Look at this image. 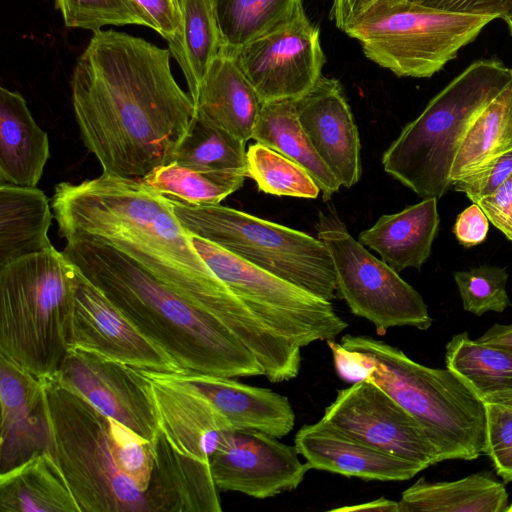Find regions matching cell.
I'll use <instances>...</instances> for the list:
<instances>
[{
	"label": "cell",
	"instance_id": "83f0119b",
	"mask_svg": "<svg viewBox=\"0 0 512 512\" xmlns=\"http://www.w3.org/2000/svg\"><path fill=\"white\" fill-rule=\"evenodd\" d=\"M399 512H507L503 483L487 473L454 481L428 482L423 477L402 492Z\"/></svg>",
	"mask_w": 512,
	"mask_h": 512
},
{
	"label": "cell",
	"instance_id": "681fc988",
	"mask_svg": "<svg viewBox=\"0 0 512 512\" xmlns=\"http://www.w3.org/2000/svg\"><path fill=\"white\" fill-rule=\"evenodd\" d=\"M481 399L484 403H493L512 409V389L486 394Z\"/></svg>",
	"mask_w": 512,
	"mask_h": 512
},
{
	"label": "cell",
	"instance_id": "f5cc1de1",
	"mask_svg": "<svg viewBox=\"0 0 512 512\" xmlns=\"http://www.w3.org/2000/svg\"><path fill=\"white\" fill-rule=\"evenodd\" d=\"M507 512H512V504L509 505Z\"/></svg>",
	"mask_w": 512,
	"mask_h": 512
},
{
	"label": "cell",
	"instance_id": "d6986e66",
	"mask_svg": "<svg viewBox=\"0 0 512 512\" xmlns=\"http://www.w3.org/2000/svg\"><path fill=\"white\" fill-rule=\"evenodd\" d=\"M0 472L47 451L49 441L41 379L0 354Z\"/></svg>",
	"mask_w": 512,
	"mask_h": 512
},
{
	"label": "cell",
	"instance_id": "ffe728a7",
	"mask_svg": "<svg viewBox=\"0 0 512 512\" xmlns=\"http://www.w3.org/2000/svg\"><path fill=\"white\" fill-rule=\"evenodd\" d=\"M294 446L311 469L377 481H405L424 468L375 449L324 420L302 426Z\"/></svg>",
	"mask_w": 512,
	"mask_h": 512
},
{
	"label": "cell",
	"instance_id": "4fadbf2b",
	"mask_svg": "<svg viewBox=\"0 0 512 512\" xmlns=\"http://www.w3.org/2000/svg\"><path fill=\"white\" fill-rule=\"evenodd\" d=\"M232 55L262 103L303 96L322 76L325 63L319 28L304 10Z\"/></svg>",
	"mask_w": 512,
	"mask_h": 512
},
{
	"label": "cell",
	"instance_id": "ba28073f",
	"mask_svg": "<svg viewBox=\"0 0 512 512\" xmlns=\"http://www.w3.org/2000/svg\"><path fill=\"white\" fill-rule=\"evenodd\" d=\"M169 200L180 223L192 236L320 298H336L334 265L318 238L221 204L195 206Z\"/></svg>",
	"mask_w": 512,
	"mask_h": 512
},
{
	"label": "cell",
	"instance_id": "8992f818",
	"mask_svg": "<svg viewBox=\"0 0 512 512\" xmlns=\"http://www.w3.org/2000/svg\"><path fill=\"white\" fill-rule=\"evenodd\" d=\"M77 269L54 247L0 268V354L39 379L68 350Z\"/></svg>",
	"mask_w": 512,
	"mask_h": 512
},
{
	"label": "cell",
	"instance_id": "f546056e",
	"mask_svg": "<svg viewBox=\"0 0 512 512\" xmlns=\"http://www.w3.org/2000/svg\"><path fill=\"white\" fill-rule=\"evenodd\" d=\"M181 25L168 41V49L178 62L193 103L200 84L221 50L218 25L211 0H179Z\"/></svg>",
	"mask_w": 512,
	"mask_h": 512
},
{
	"label": "cell",
	"instance_id": "ac0fdd59",
	"mask_svg": "<svg viewBox=\"0 0 512 512\" xmlns=\"http://www.w3.org/2000/svg\"><path fill=\"white\" fill-rule=\"evenodd\" d=\"M139 372L149 383L159 427L172 445L209 462L224 436L234 430L229 422L202 394L171 373Z\"/></svg>",
	"mask_w": 512,
	"mask_h": 512
},
{
	"label": "cell",
	"instance_id": "7c38bea8",
	"mask_svg": "<svg viewBox=\"0 0 512 512\" xmlns=\"http://www.w3.org/2000/svg\"><path fill=\"white\" fill-rule=\"evenodd\" d=\"M321 419L352 438L424 469L441 462L417 420L370 380L339 390Z\"/></svg>",
	"mask_w": 512,
	"mask_h": 512
},
{
	"label": "cell",
	"instance_id": "5bb4252c",
	"mask_svg": "<svg viewBox=\"0 0 512 512\" xmlns=\"http://www.w3.org/2000/svg\"><path fill=\"white\" fill-rule=\"evenodd\" d=\"M54 377L141 437L153 441L158 433L150 386L138 369L90 351L68 348Z\"/></svg>",
	"mask_w": 512,
	"mask_h": 512
},
{
	"label": "cell",
	"instance_id": "5b68a950",
	"mask_svg": "<svg viewBox=\"0 0 512 512\" xmlns=\"http://www.w3.org/2000/svg\"><path fill=\"white\" fill-rule=\"evenodd\" d=\"M509 88L512 68L499 58L469 64L386 149L385 172L422 198H441L452 188V165L472 123Z\"/></svg>",
	"mask_w": 512,
	"mask_h": 512
},
{
	"label": "cell",
	"instance_id": "d590c367",
	"mask_svg": "<svg viewBox=\"0 0 512 512\" xmlns=\"http://www.w3.org/2000/svg\"><path fill=\"white\" fill-rule=\"evenodd\" d=\"M246 154L248 177L256 182L260 191L276 196L318 197L321 190L312 176L281 153L256 142Z\"/></svg>",
	"mask_w": 512,
	"mask_h": 512
},
{
	"label": "cell",
	"instance_id": "3957f363",
	"mask_svg": "<svg viewBox=\"0 0 512 512\" xmlns=\"http://www.w3.org/2000/svg\"><path fill=\"white\" fill-rule=\"evenodd\" d=\"M66 242L65 257L181 371L264 376L256 357L231 332L128 255L89 235H74Z\"/></svg>",
	"mask_w": 512,
	"mask_h": 512
},
{
	"label": "cell",
	"instance_id": "7a4b0ae2",
	"mask_svg": "<svg viewBox=\"0 0 512 512\" xmlns=\"http://www.w3.org/2000/svg\"><path fill=\"white\" fill-rule=\"evenodd\" d=\"M51 208L65 240L95 237L122 251L193 306L230 326L240 298L207 266L168 197L140 179L102 173L54 188Z\"/></svg>",
	"mask_w": 512,
	"mask_h": 512
},
{
	"label": "cell",
	"instance_id": "7402d4cb",
	"mask_svg": "<svg viewBox=\"0 0 512 512\" xmlns=\"http://www.w3.org/2000/svg\"><path fill=\"white\" fill-rule=\"evenodd\" d=\"M145 494L150 512H221L210 463L178 450L159 429Z\"/></svg>",
	"mask_w": 512,
	"mask_h": 512
},
{
	"label": "cell",
	"instance_id": "74e56055",
	"mask_svg": "<svg viewBox=\"0 0 512 512\" xmlns=\"http://www.w3.org/2000/svg\"><path fill=\"white\" fill-rule=\"evenodd\" d=\"M65 25L97 32L108 25L149 23L133 0H55Z\"/></svg>",
	"mask_w": 512,
	"mask_h": 512
},
{
	"label": "cell",
	"instance_id": "d6a6232c",
	"mask_svg": "<svg viewBox=\"0 0 512 512\" xmlns=\"http://www.w3.org/2000/svg\"><path fill=\"white\" fill-rule=\"evenodd\" d=\"M445 363L480 398L512 389V352L472 340L467 332L446 344Z\"/></svg>",
	"mask_w": 512,
	"mask_h": 512
},
{
	"label": "cell",
	"instance_id": "c3c4849f",
	"mask_svg": "<svg viewBox=\"0 0 512 512\" xmlns=\"http://www.w3.org/2000/svg\"><path fill=\"white\" fill-rule=\"evenodd\" d=\"M334 511H386V512H399L398 501L390 500L385 497H381L379 499L352 505L345 506L342 508L334 509Z\"/></svg>",
	"mask_w": 512,
	"mask_h": 512
},
{
	"label": "cell",
	"instance_id": "52a82bcc",
	"mask_svg": "<svg viewBox=\"0 0 512 512\" xmlns=\"http://www.w3.org/2000/svg\"><path fill=\"white\" fill-rule=\"evenodd\" d=\"M41 380L49 431L47 451L80 512H150L146 494L114 461L108 417L54 376Z\"/></svg>",
	"mask_w": 512,
	"mask_h": 512
},
{
	"label": "cell",
	"instance_id": "cb8c5ba5",
	"mask_svg": "<svg viewBox=\"0 0 512 512\" xmlns=\"http://www.w3.org/2000/svg\"><path fill=\"white\" fill-rule=\"evenodd\" d=\"M437 199L423 198L399 212L382 215L359 234L358 241L398 273L406 268L419 270L430 257L439 231Z\"/></svg>",
	"mask_w": 512,
	"mask_h": 512
},
{
	"label": "cell",
	"instance_id": "484cf974",
	"mask_svg": "<svg viewBox=\"0 0 512 512\" xmlns=\"http://www.w3.org/2000/svg\"><path fill=\"white\" fill-rule=\"evenodd\" d=\"M53 217L40 189L0 184V268L52 248L48 232Z\"/></svg>",
	"mask_w": 512,
	"mask_h": 512
},
{
	"label": "cell",
	"instance_id": "836d02e7",
	"mask_svg": "<svg viewBox=\"0 0 512 512\" xmlns=\"http://www.w3.org/2000/svg\"><path fill=\"white\" fill-rule=\"evenodd\" d=\"M246 143L194 114L172 161L207 172H239L248 177Z\"/></svg>",
	"mask_w": 512,
	"mask_h": 512
},
{
	"label": "cell",
	"instance_id": "7dc6e473",
	"mask_svg": "<svg viewBox=\"0 0 512 512\" xmlns=\"http://www.w3.org/2000/svg\"><path fill=\"white\" fill-rule=\"evenodd\" d=\"M477 341L512 352V324H494Z\"/></svg>",
	"mask_w": 512,
	"mask_h": 512
},
{
	"label": "cell",
	"instance_id": "e575fe53",
	"mask_svg": "<svg viewBox=\"0 0 512 512\" xmlns=\"http://www.w3.org/2000/svg\"><path fill=\"white\" fill-rule=\"evenodd\" d=\"M246 177L239 172L198 171L171 161L140 180L168 198L202 206L220 204L243 186Z\"/></svg>",
	"mask_w": 512,
	"mask_h": 512
},
{
	"label": "cell",
	"instance_id": "9c48e42d",
	"mask_svg": "<svg viewBox=\"0 0 512 512\" xmlns=\"http://www.w3.org/2000/svg\"><path fill=\"white\" fill-rule=\"evenodd\" d=\"M498 17L386 2L345 33L365 56L399 77L430 78L455 59L483 28Z\"/></svg>",
	"mask_w": 512,
	"mask_h": 512
},
{
	"label": "cell",
	"instance_id": "e0dca14e",
	"mask_svg": "<svg viewBox=\"0 0 512 512\" xmlns=\"http://www.w3.org/2000/svg\"><path fill=\"white\" fill-rule=\"evenodd\" d=\"M294 104L314 149L341 186L358 183L362 173L359 132L340 82L321 76Z\"/></svg>",
	"mask_w": 512,
	"mask_h": 512
},
{
	"label": "cell",
	"instance_id": "603a6c76",
	"mask_svg": "<svg viewBox=\"0 0 512 512\" xmlns=\"http://www.w3.org/2000/svg\"><path fill=\"white\" fill-rule=\"evenodd\" d=\"M194 107L196 115L247 143L262 102L235 57L219 53L200 84Z\"/></svg>",
	"mask_w": 512,
	"mask_h": 512
},
{
	"label": "cell",
	"instance_id": "f6af8a7d",
	"mask_svg": "<svg viewBox=\"0 0 512 512\" xmlns=\"http://www.w3.org/2000/svg\"><path fill=\"white\" fill-rule=\"evenodd\" d=\"M412 3L443 10L495 15L498 18L512 13V0H409Z\"/></svg>",
	"mask_w": 512,
	"mask_h": 512
},
{
	"label": "cell",
	"instance_id": "b9f144b4",
	"mask_svg": "<svg viewBox=\"0 0 512 512\" xmlns=\"http://www.w3.org/2000/svg\"><path fill=\"white\" fill-rule=\"evenodd\" d=\"M146 17L149 28L167 41L172 40L181 25L179 0H133Z\"/></svg>",
	"mask_w": 512,
	"mask_h": 512
},
{
	"label": "cell",
	"instance_id": "60d3db41",
	"mask_svg": "<svg viewBox=\"0 0 512 512\" xmlns=\"http://www.w3.org/2000/svg\"><path fill=\"white\" fill-rule=\"evenodd\" d=\"M512 174V150L492 159L477 171L452 184L473 203L494 193Z\"/></svg>",
	"mask_w": 512,
	"mask_h": 512
},
{
	"label": "cell",
	"instance_id": "1f68e13d",
	"mask_svg": "<svg viewBox=\"0 0 512 512\" xmlns=\"http://www.w3.org/2000/svg\"><path fill=\"white\" fill-rule=\"evenodd\" d=\"M512 150V88L491 101L477 116L455 156L451 183L474 173Z\"/></svg>",
	"mask_w": 512,
	"mask_h": 512
},
{
	"label": "cell",
	"instance_id": "30bf717a",
	"mask_svg": "<svg viewBox=\"0 0 512 512\" xmlns=\"http://www.w3.org/2000/svg\"><path fill=\"white\" fill-rule=\"evenodd\" d=\"M316 231L331 256L337 294L354 315L370 321L378 335L392 327L427 330L432 325L420 293L355 240L334 212L319 213Z\"/></svg>",
	"mask_w": 512,
	"mask_h": 512
},
{
	"label": "cell",
	"instance_id": "ab89813d",
	"mask_svg": "<svg viewBox=\"0 0 512 512\" xmlns=\"http://www.w3.org/2000/svg\"><path fill=\"white\" fill-rule=\"evenodd\" d=\"M485 448L497 474L512 481V409L485 403Z\"/></svg>",
	"mask_w": 512,
	"mask_h": 512
},
{
	"label": "cell",
	"instance_id": "277c9868",
	"mask_svg": "<svg viewBox=\"0 0 512 512\" xmlns=\"http://www.w3.org/2000/svg\"><path fill=\"white\" fill-rule=\"evenodd\" d=\"M360 380H370L410 413L435 446L440 461L473 460L484 453L485 403L452 370L430 368L369 336L345 335Z\"/></svg>",
	"mask_w": 512,
	"mask_h": 512
},
{
	"label": "cell",
	"instance_id": "9a60e30c",
	"mask_svg": "<svg viewBox=\"0 0 512 512\" xmlns=\"http://www.w3.org/2000/svg\"><path fill=\"white\" fill-rule=\"evenodd\" d=\"M295 446L256 430H232L209 457L214 482L221 491L257 499L296 489L310 466Z\"/></svg>",
	"mask_w": 512,
	"mask_h": 512
},
{
	"label": "cell",
	"instance_id": "f1b7e54d",
	"mask_svg": "<svg viewBox=\"0 0 512 512\" xmlns=\"http://www.w3.org/2000/svg\"><path fill=\"white\" fill-rule=\"evenodd\" d=\"M252 139L302 166L319 186L324 201L330 200L340 189V182L322 161L305 133L294 100L262 103Z\"/></svg>",
	"mask_w": 512,
	"mask_h": 512
},
{
	"label": "cell",
	"instance_id": "4dcf8cb0",
	"mask_svg": "<svg viewBox=\"0 0 512 512\" xmlns=\"http://www.w3.org/2000/svg\"><path fill=\"white\" fill-rule=\"evenodd\" d=\"M211 1L220 34V53L229 55L286 25L304 10L303 0Z\"/></svg>",
	"mask_w": 512,
	"mask_h": 512
},
{
	"label": "cell",
	"instance_id": "bcb514c9",
	"mask_svg": "<svg viewBox=\"0 0 512 512\" xmlns=\"http://www.w3.org/2000/svg\"><path fill=\"white\" fill-rule=\"evenodd\" d=\"M391 0H333L331 18L336 27L346 32L364 15L378 5Z\"/></svg>",
	"mask_w": 512,
	"mask_h": 512
},
{
	"label": "cell",
	"instance_id": "ee69618b",
	"mask_svg": "<svg viewBox=\"0 0 512 512\" xmlns=\"http://www.w3.org/2000/svg\"><path fill=\"white\" fill-rule=\"evenodd\" d=\"M489 220L477 203H473L458 214L453 233L464 247L481 244L487 237Z\"/></svg>",
	"mask_w": 512,
	"mask_h": 512
},
{
	"label": "cell",
	"instance_id": "4316f807",
	"mask_svg": "<svg viewBox=\"0 0 512 512\" xmlns=\"http://www.w3.org/2000/svg\"><path fill=\"white\" fill-rule=\"evenodd\" d=\"M1 512H80L48 451L0 475Z\"/></svg>",
	"mask_w": 512,
	"mask_h": 512
},
{
	"label": "cell",
	"instance_id": "7bdbcfd3",
	"mask_svg": "<svg viewBox=\"0 0 512 512\" xmlns=\"http://www.w3.org/2000/svg\"><path fill=\"white\" fill-rule=\"evenodd\" d=\"M476 203L489 222L512 242V174L494 193Z\"/></svg>",
	"mask_w": 512,
	"mask_h": 512
},
{
	"label": "cell",
	"instance_id": "f907efd6",
	"mask_svg": "<svg viewBox=\"0 0 512 512\" xmlns=\"http://www.w3.org/2000/svg\"><path fill=\"white\" fill-rule=\"evenodd\" d=\"M502 19H503V20L505 21V23L507 24V27H508L509 33H510V35L512 36V13H510V14H508V15L504 16Z\"/></svg>",
	"mask_w": 512,
	"mask_h": 512
},
{
	"label": "cell",
	"instance_id": "f35d334b",
	"mask_svg": "<svg viewBox=\"0 0 512 512\" xmlns=\"http://www.w3.org/2000/svg\"><path fill=\"white\" fill-rule=\"evenodd\" d=\"M108 419L114 461L120 472L145 493L154 465L152 442L124 424L109 417Z\"/></svg>",
	"mask_w": 512,
	"mask_h": 512
},
{
	"label": "cell",
	"instance_id": "8d00e7d4",
	"mask_svg": "<svg viewBox=\"0 0 512 512\" xmlns=\"http://www.w3.org/2000/svg\"><path fill=\"white\" fill-rule=\"evenodd\" d=\"M462 307L476 316L486 312L501 313L510 307L507 294L508 273L505 268L480 265L453 274Z\"/></svg>",
	"mask_w": 512,
	"mask_h": 512
},
{
	"label": "cell",
	"instance_id": "8fae6325",
	"mask_svg": "<svg viewBox=\"0 0 512 512\" xmlns=\"http://www.w3.org/2000/svg\"><path fill=\"white\" fill-rule=\"evenodd\" d=\"M191 235V234H190ZM211 271L254 313L299 346L334 340L348 326L331 301L283 280L221 247L192 236Z\"/></svg>",
	"mask_w": 512,
	"mask_h": 512
},
{
	"label": "cell",
	"instance_id": "816d5d0a",
	"mask_svg": "<svg viewBox=\"0 0 512 512\" xmlns=\"http://www.w3.org/2000/svg\"><path fill=\"white\" fill-rule=\"evenodd\" d=\"M408 1L409 0H391V4H389V5L402 4V3H406Z\"/></svg>",
	"mask_w": 512,
	"mask_h": 512
},
{
	"label": "cell",
	"instance_id": "44dd1931",
	"mask_svg": "<svg viewBox=\"0 0 512 512\" xmlns=\"http://www.w3.org/2000/svg\"><path fill=\"white\" fill-rule=\"evenodd\" d=\"M171 374L202 394L234 430H256L282 438L294 428L295 413L288 398L271 389L194 371Z\"/></svg>",
	"mask_w": 512,
	"mask_h": 512
},
{
	"label": "cell",
	"instance_id": "d4e9b609",
	"mask_svg": "<svg viewBox=\"0 0 512 512\" xmlns=\"http://www.w3.org/2000/svg\"><path fill=\"white\" fill-rule=\"evenodd\" d=\"M50 157L47 133L24 97L0 88V184L36 187Z\"/></svg>",
	"mask_w": 512,
	"mask_h": 512
},
{
	"label": "cell",
	"instance_id": "2e32d148",
	"mask_svg": "<svg viewBox=\"0 0 512 512\" xmlns=\"http://www.w3.org/2000/svg\"><path fill=\"white\" fill-rule=\"evenodd\" d=\"M68 348L90 351L139 370L181 371L78 269Z\"/></svg>",
	"mask_w": 512,
	"mask_h": 512
},
{
	"label": "cell",
	"instance_id": "6da1fadb",
	"mask_svg": "<svg viewBox=\"0 0 512 512\" xmlns=\"http://www.w3.org/2000/svg\"><path fill=\"white\" fill-rule=\"evenodd\" d=\"M171 53L115 30L94 32L71 77L81 139L102 173L142 179L169 163L195 114Z\"/></svg>",
	"mask_w": 512,
	"mask_h": 512
}]
</instances>
